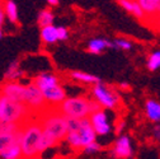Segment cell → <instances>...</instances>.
Returning a JSON list of instances; mask_svg holds the SVG:
<instances>
[{
	"label": "cell",
	"instance_id": "cell-1",
	"mask_svg": "<svg viewBox=\"0 0 160 159\" xmlns=\"http://www.w3.org/2000/svg\"><path fill=\"white\" fill-rule=\"evenodd\" d=\"M43 134V126L41 120H28L23 124V135H22V156L23 158H36L39 155L38 145Z\"/></svg>",
	"mask_w": 160,
	"mask_h": 159
},
{
	"label": "cell",
	"instance_id": "cell-2",
	"mask_svg": "<svg viewBox=\"0 0 160 159\" xmlns=\"http://www.w3.org/2000/svg\"><path fill=\"white\" fill-rule=\"evenodd\" d=\"M39 120L42 122L43 130L50 132L57 141L66 139L68 135V117L58 111L57 107L48 106L41 112Z\"/></svg>",
	"mask_w": 160,
	"mask_h": 159
},
{
	"label": "cell",
	"instance_id": "cell-3",
	"mask_svg": "<svg viewBox=\"0 0 160 159\" xmlns=\"http://www.w3.org/2000/svg\"><path fill=\"white\" fill-rule=\"evenodd\" d=\"M33 83L43 92V95L48 106L57 107L61 102L66 99L65 89L58 84L57 78L52 74H41L34 78Z\"/></svg>",
	"mask_w": 160,
	"mask_h": 159
},
{
	"label": "cell",
	"instance_id": "cell-4",
	"mask_svg": "<svg viewBox=\"0 0 160 159\" xmlns=\"http://www.w3.org/2000/svg\"><path fill=\"white\" fill-rule=\"evenodd\" d=\"M31 112L33 111L23 102L13 101L5 95L0 98V122L22 124L29 118Z\"/></svg>",
	"mask_w": 160,
	"mask_h": 159
},
{
	"label": "cell",
	"instance_id": "cell-5",
	"mask_svg": "<svg viewBox=\"0 0 160 159\" xmlns=\"http://www.w3.org/2000/svg\"><path fill=\"white\" fill-rule=\"evenodd\" d=\"M58 111L70 118H84L92 115L90 101L85 97H71L57 106Z\"/></svg>",
	"mask_w": 160,
	"mask_h": 159
},
{
	"label": "cell",
	"instance_id": "cell-6",
	"mask_svg": "<svg viewBox=\"0 0 160 159\" xmlns=\"http://www.w3.org/2000/svg\"><path fill=\"white\" fill-rule=\"evenodd\" d=\"M24 103L33 111V112H42L48 107V103L43 95V92L39 89L34 83L27 85L26 99Z\"/></svg>",
	"mask_w": 160,
	"mask_h": 159
},
{
	"label": "cell",
	"instance_id": "cell-7",
	"mask_svg": "<svg viewBox=\"0 0 160 159\" xmlns=\"http://www.w3.org/2000/svg\"><path fill=\"white\" fill-rule=\"evenodd\" d=\"M93 94H94L97 101L101 103L104 108L113 110V108H116L118 106L119 99H118L117 94L113 90H111L109 88H107L104 84H102V82L94 84Z\"/></svg>",
	"mask_w": 160,
	"mask_h": 159
},
{
	"label": "cell",
	"instance_id": "cell-8",
	"mask_svg": "<svg viewBox=\"0 0 160 159\" xmlns=\"http://www.w3.org/2000/svg\"><path fill=\"white\" fill-rule=\"evenodd\" d=\"M26 92H27V85L19 84L15 82H5L2 85V95H5L17 102L24 103Z\"/></svg>",
	"mask_w": 160,
	"mask_h": 159
},
{
	"label": "cell",
	"instance_id": "cell-9",
	"mask_svg": "<svg viewBox=\"0 0 160 159\" xmlns=\"http://www.w3.org/2000/svg\"><path fill=\"white\" fill-rule=\"evenodd\" d=\"M89 117H90V121L99 136H106L111 132V125L108 124V117L103 110L92 113Z\"/></svg>",
	"mask_w": 160,
	"mask_h": 159
},
{
	"label": "cell",
	"instance_id": "cell-10",
	"mask_svg": "<svg viewBox=\"0 0 160 159\" xmlns=\"http://www.w3.org/2000/svg\"><path fill=\"white\" fill-rule=\"evenodd\" d=\"M114 158H131L132 156V145L128 136H119L112 150Z\"/></svg>",
	"mask_w": 160,
	"mask_h": 159
},
{
	"label": "cell",
	"instance_id": "cell-11",
	"mask_svg": "<svg viewBox=\"0 0 160 159\" xmlns=\"http://www.w3.org/2000/svg\"><path fill=\"white\" fill-rule=\"evenodd\" d=\"M137 3L144 9L148 21L156 23L160 18L158 13V0H137Z\"/></svg>",
	"mask_w": 160,
	"mask_h": 159
},
{
	"label": "cell",
	"instance_id": "cell-12",
	"mask_svg": "<svg viewBox=\"0 0 160 159\" xmlns=\"http://www.w3.org/2000/svg\"><path fill=\"white\" fill-rule=\"evenodd\" d=\"M145 113L150 121L159 122L160 121V103H158L154 99H148L145 103Z\"/></svg>",
	"mask_w": 160,
	"mask_h": 159
},
{
	"label": "cell",
	"instance_id": "cell-13",
	"mask_svg": "<svg viewBox=\"0 0 160 159\" xmlns=\"http://www.w3.org/2000/svg\"><path fill=\"white\" fill-rule=\"evenodd\" d=\"M107 47L114 49V44L107 41V39H103V38H94L88 44V50L92 54H101Z\"/></svg>",
	"mask_w": 160,
	"mask_h": 159
},
{
	"label": "cell",
	"instance_id": "cell-14",
	"mask_svg": "<svg viewBox=\"0 0 160 159\" xmlns=\"http://www.w3.org/2000/svg\"><path fill=\"white\" fill-rule=\"evenodd\" d=\"M0 158L3 159H18L22 156V146L21 143H15L10 146H8L4 150H0Z\"/></svg>",
	"mask_w": 160,
	"mask_h": 159
},
{
	"label": "cell",
	"instance_id": "cell-15",
	"mask_svg": "<svg viewBox=\"0 0 160 159\" xmlns=\"http://www.w3.org/2000/svg\"><path fill=\"white\" fill-rule=\"evenodd\" d=\"M58 141L56 140V139L47 131L43 130V134H42V137H41V141H39V145H38V153L39 155H41L42 153H45L47 149L55 146Z\"/></svg>",
	"mask_w": 160,
	"mask_h": 159
},
{
	"label": "cell",
	"instance_id": "cell-16",
	"mask_svg": "<svg viewBox=\"0 0 160 159\" xmlns=\"http://www.w3.org/2000/svg\"><path fill=\"white\" fill-rule=\"evenodd\" d=\"M21 76H22V71L19 69V63L15 60L8 66L4 74V82H15Z\"/></svg>",
	"mask_w": 160,
	"mask_h": 159
},
{
	"label": "cell",
	"instance_id": "cell-17",
	"mask_svg": "<svg viewBox=\"0 0 160 159\" xmlns=\"http://www.w3.org/2000/svg\"><path fill=\"white\" fill-rule=\"evenodd\" d=\"M41 37H42V41H43L45 44H55L56 41H58L57 28L53 27L52 24L46 26V27H42Z\"/></svg>",
	"mask_w": 160,
	"mask_h": 159
},
{
	"label": "cell",
	"instance_id": "cell-18",
	"mask_svg": "<svg viewBox=\"0 0 160 159\" xmlns=\"http://www.w3.org/2000/svg\"><path fill=\"white\" fill-rule=\"evenodd\" d=\"M3 9L5 12V15L8 17V19L12 23L18 22V8H17V4L13 2V0H7Z\"/></svg>",
	"mask_w": 160,
	"mask_h": 159
},
{
	"label": "cell",
	"instance_id": "cell-19",
	"mask_svg": "<svg viewBox=\"0 0 160 159\" xmlns=\"http://www.w3.org/2000/svg\"><path fill=\"white\" fill-rule=\"evenodd\" d=\"M71 76L75 79V80H79L82 83H87V84H97V83L101 82V79L98 76H94V75H90L87 73H80V71H72Z\"/></svg>",
	"mask_w": 160,
	"mask_h": 159
},
{
	"label": "cell",
	"instance_id": "cell-20",
	"mask_svg": "<svg viewBox=\"0 0 160 159\" xmlns=\"http://www.w3.org/2000/svg\"><path fill=\"white\" fill-rule=\"evenodd\" d=\"M37 22H38V24H39V27H41V28L52 24L53 23V14H52V12L48 10V9L42 10L41 13L38 14Z\"/></svg>",
	"mask_w": 160,
	"mask_h": 159
},
{
	"label": "cell",
	"instance_id": "cell-21",
	"mask_svg": "<svg viewBox=\"0 0 160 159\" xmlns=\"http://www.w3.org/2000/svg\"><path fill=\"white\" fill-rule=\"evenodd\" d=\"M159 68H160V51H155L148 57V69L150 71H155Z\"/></svg>",
	"mask_w": 160,
	"mask_h": 159
},
{
	"label": "cell",
	"instance_id": "cell-22",
	"mask_svg": "<svg viewBox=\"0 0 160 159\" xmlns=\"http://www.w3.org/2000/svg\"><path fill=\"white\" fill-rule=\"evenodd\" d=\"M114 49H121V50H130L132 47V44L127 39H123V38H116L114 41Z\"/></svg>",
	"mask_w": 160,
	"mask_h": 159
},
{
	"label": "cell",
	"instance_id": "cell-23",
	"mask_svg": "<svg viewBox=\"0 0 160 159\" xmlns=\"http://www.w3.org/2000/svg\"><path fill=\"white\" fill-rule=\"evenodd\" d=\"M101 149H102V146L99 145V143L93 141V143L88 144L83 150H84V153H87V154H94V153H98Z\"/></svg>",
	"mask_w": 160,
	"mask_h": 159
},
{
	"label": "cell",
	"instance_id": "cell-24",
	"mask_svg": "<svg viewBox=\"0 0 160 159\" xmlns=\"http://www.w3.org/2000/svg\"><path fill=\"white\" fill-rule=\"evenodd\" d=\"M57 36H58V41H65L69 37L68 29L65 27H57Z\"/></svg>",
	"mask_w": 160,
	"mask_h": 159
},
{
	"label": "cell",
	"instance_id": "cell-25",
	"mask_svg": "<svg viewBox=\"0 0 160 159\" xmlns=\"http://www.w3.org/2000/svg\"><path fill=\"white\" fill-rule=\"evenodd\" d=\"M103 106L99 103L97 99H94V101H90V112L94 113V112H98V111H102Z\"/></svg>",
	"mask_w": 160,
	"mask_h": 159
},
{
	"label": "cell",
	"instance_id": "cell-26",
	"mask_svg": "<svg viewBox=\"0 0 160 159\" xmlns=\"http://www.w3.org/2000/svg\"><path fill=\"white\" fill-rule=\"evenodd\" d=\"M123 126H125V122H123V121H121V122H119V124L117 125V129H116V132H117V134H119V132H121V131L123 130Z\"/></svg>",
	"mask_w": 160,
	"mask_h": 159
},
{
	"label": "cell",
	"instance_id": "cell-27",
	"mask_svg": "<svg viewBox=\"0 0 160 159\" xmlns=\"http://www.w3.org/2000/svg\"><path fill=\"white\" fill-rule=\"evenodd\" d=\"M4 15H5V12H4V9H2L0 10V24H4Z\"/></svg>",
	"mask_w": 160,
	"mask_h": 159
},
{
	"label": "cell",
	"instance_id": "cell-28",
	"mask_svg": "<svg viewBox=\"0 0 160 159\" xmlns=\"http://www.w3.org/2000/svg\"><path fill=\"white\" fill-rule=\"evenodd\" d=\"M155 137L158 139V140H160V127L158 126V127H155Z\"/></svg>",
	"mask_w": 160,
	"mask_h": 159
},
{
	"label": "cell",
	"instance_id": "cell-29",
	"mask_svg": "<svg viewBox=\"0 0 160 159\" xmlns=\"http://www.w3.org/2000/svg\"><path fill=\"white\" fill-rule=\"evenodd\" d=\"M119 88H121V89H130V84H127V83H121V84H119Z\"/></svg>",
	"mask_w": 160,
	"mask_h": 159
},
{
	"label": "cell",
	"instance_id": "cell-30",
	"mask_svg": "<svg viewBox=\"0 0 160 159\" xmlns=\"http://www.w3.org/2000/svg\"><path fill=\"white\" fill-rule=\"evenodd\" d=\"M50 5H58V0H46Z\"/></svg>",
	"mask_w": 160,
	"mask_h": 159
},
{
	"label": "cell",
	"instance_id": "cell-31",
	"mask_svg": "<svg viewBox=\"0 0 160 159\" xmlns=\"http://www.w3.org/2000/svg\"><path fill=\"white\" fill-rule=\"evenodd\" d=\"M158 13L160 15V0H158Z\"/></svg>",
	"mask_w": 160,
	"mask_h": 159
},
{
	"label": "cell",
	"instance_id": "cell-32",
	"mask_svg": "<svg viewBox=\"0 0 160 159\" xmlns=\"http://www.w3.org/2000/svg\"><path fill=\"white\" fill-rule=\"evenodd\" d=\"M118 2H121V0H118Z\"/></svg>",
	"mask_w": 160,
	"mask_h": 159
}]
</instances>
